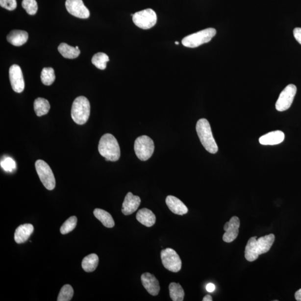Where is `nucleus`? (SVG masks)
I'll return each instance as SVG.
<instances>
[{"instance_id": "26", "label": "nucleus", "mask_w": 301, "mask_h": 301, "mask_svg": "<svg viewBox=\"0 0 301 301\" xmlns=\"http://www.w3.org/2000/svg\"><path fill=\"white\" fill-rule=\"evenodd\" d=\"M108 56L103 52H98L94 55L92 59L93 65L100 70H104L107 67V63L109 62Z\"/></svg>"}, {"instance_id": "14", "label": "nucleus", "mask_w": 301, "mask_h": 301, "mask_svg": "<svg viewBox=\"0 0 301 301\" xmlns=\"http://www.w3.org/2000/svg\"><path fill=\"white\" fill-rule=\"evenodd\" d=\"M142 284L150 295L156 296L160 290L159 282L154 275L145 273L141 276Z\"/></svg>"}, {"instance_id": "20", "label": "nucleus", "mask_w": 301, "mask_h": 301, "mask_svg": "<svg viewBox=\"0 0 301 301\" xmlns=\"http://www.w3.org/2000/svg\"><path fill=\"white\" fill-rule=\"evenodd\" d=\"M136 219L138 222L147 227L152 226L156 223V216L151 210L144 208L138 211Z\"/></svg>"}, {"instance_id": "19", "label": "nucleus", "mask_w": 301, "mask_h": 301, "mask_svg": "<svg viewBox=\"0 0 301 301\" xmlns=\"http://www.w3.org/2000/svg\"><path fill=\"white\" fill-rule=\"evenodd\" d=\"M28 38V35L26 31L14 30L7 36V40L14 46L20 47L27 42Z\"/></svg>"}, {"instance_id": "36", "label": "nucleus", "mask_w": 301, "mask_h": 301, "mask_svg": "<svg viewBox=\"0 0 301 301\" xmlns=\"http://www.w3.org/2000/svg\"><path fill=\"white\" fill-rule=\"evenodd\" d=\"M202 301H212L213 298H212V297H211L210 295H207L205 296L204 298H203Z\"/></svg>"}, {"instance_id": "32", "label": "nucleus", "mask_w": 301, "mask_h": 301, "mask_svg": "<svg viewBox=\"0 0 301 301\" xmlns=\"http://www.w3.org/2000/svg\"><path fill=\"white\" fill-rule=\"evenodd\" d=\"M0 5L8 10L13 11L17 7V2L16 0H0Z\"/></svg>"}, {"instance_id": "25", "label": "nucleus", "mask_w": 301, "mask_h": 301, "mask_svg": "<svg viewBox=\"0 0 301 301\" xmlns=\"http://www.w3.org/2000/svg\"><path fill=\"white\" fill-rule=\"evenodd\" d=\"M169 293L171 299L174 301L184 300L185 292L180 284L171 283L169 285Z\"/></svg>"}, {"instance_id": "6", "label": "nucleus", "mask_w": 301, "mask_h": 301, "mask_svg": "<svg viewBox=\"0 0 301 301\" xmlns=\"http://www.w3.org/2000/svg\"><path fill=\"white\" fill-rule=\"evenodd\" d=\"M134 149L136 156L140 160L147 161L152 156L154 152L153 141L148 136H140L136 140Z\"/></svg>"}, {"instance_id": "5", "label": "nucleus", "mask_w": 301, "mask_h": 301, "mask_svg": "<svg viewBox=\"0 0 301 301\" xmlns=\"http://www.w3.org/2000/svg\"><path fill=\"white\" fill-rule=\"evenodd\" d=\"M217 34L214 28H207L206 29L186 36L182 40L183 46L187 48H197L201 45L209 43Z\"/></svg>"}, {"instance_id": "29", "label": "nucleus", "mask_w": 301, "mask_h": 301, "mask_svg": "<svg viewBox=\"0 0 301 301\" xmlns=\"http://www.w3.org/2000/svg\"><path fill=\"white\" fill-rule=\"evenodd\" d=\"M77 224V218L75 216L71 217L65 222L60 227V232L62 234H67L75 229Z\"/></svg>"}, {"instance_id": "24", "label": "nucleus", "mask_w": 301, "mask_h": 301, "mask_svg": "<svg viewBox=\"0 0 301 301\" xmlns=\"http://www.w3.org/2000/svg\"><path fill=\"white\" fill-rule=\"evenodd\" d=\"M99 258L96 254H91L85 257L82 263L83 269L87 272L95 271L99 265Z\"/></svg>"}, {"instance_id": "35", "label": "nucleus", "mask_w": 301, "mask_h": 301, "mask_svg": "<svg viewBox=\"0 0 301 301\" xmlns=\"http://www.w3.org/2000/svg\"><path fill=\"white\" fill-rule=\"evenodd\" d=\"M295 299L297 301H301V288L296 292Z\"/></svg>"}, {"instance_id": "13", "label": "nucleus", "mask_w": 301, "mask_h": 301, "mask_svg": "<svg viewBox=\"0 0 301 301\" xmlns=\"http://www.w3.org/2000/svg\"><path fill=\"white\" fill-rule=\"evenodd\" d=\"M240 220L237 217L231 218L229 222L226 223L224 230L226 231L223 236V241L226 243H231L237 238L240 227Z\"/></svg>"}, {"instance_id": "17", "label": "nucleus", "mask_w": 301, "mask_h": 301, "mask_svg": "<svg viewBox=\"0 0 301 301\" xmlns=\"http://www.w3.org/2000/svg\"><path fill=\"white\" fill-rule=\"evenodd\" d=\"M34 230V226L31 224H25L20 226L15 230L14 236L15 242L18 244L26 242L33 233Z\"/></svg>"}, {"instance_id": "28", "label": "nucleus", "mask_w": 301, "mask_h": 301, "mask_svg": "<svg viewBox=\"0 0 301 301\" xmlns=\"http://www.w3.org/2000/svg\"><path fill=\"white\" fill-rule=\"evenodd\" d=\"M74 295V290L69 284L64 285L61 289L58 296V301H71Z\"/></svg>"}, {"instance_id": "16", "label": "nucleus", "mask_w": 301, "mask_h": 301, "mask_svg": "<svg viewBox=\"0 0 301 301\" xmlns=\"http://www.w3.org/2000/svg\"><path fill=\"white\" fill-rule=\"evenodd\" d=\"M166 203L169 209L174 214L183 215L188 212V207L180 199L172 195L167 197Z\"/></svg>"}, {"instance_id": "34", "label": "nucleus", "mask_w": 301, "mask_h": 301, "mask_svg": "<svg viewBox=\"0 0 301 301\" xmlns=\"http://www.w3.org/2000/svg\"><path fill=\"white\" fill-rule=\"evenodd\" d=\"M206 289L207 292H213L215 290V287L214 284L209 283L206 286Z\"/></svg>"}, {"instance_id": "7", "label": "nucleus", "mask_w": 301, "mask_h": 301, "mask_svg": "<svg viewBox=\"0 0 301 301\" xmlns=\"http://www.w3.org/2000/svg\"><path fill=\"white\" fill-rule=\"evenodd\" d=\"M35 169L40 181L46 188L52 190L55 188L56 182L53 173L46 162L38 160L35 162Z\"/></svg>"}, {"instance_id": "27", "label": "nucleus", "mask_w": 301, "mask_h": 301, "mask_svg": "<svg viewBox=\"0 0 301 301\" xmlns=\"http://www.w3.org/2000/svg\"><path fill=\"white\" fill-rule=\"evenodd\" d=\"M41 79L42 83L46 85H50L53 83L55 80L54 69L52 68H44L42 72Z\"/></svg>"}, {"instance_id": "18", "label": "nucleus", "mask_w": 301, "mask_h": 301, "mask_svg": "<svg viewBox=\"0 0 301 301\" xmlns=\"http://www.w3.org/2000/svg\"><path fill=\"white\" fill-rule=\"evenodd\" d=\"M284 134L280 131H275L266 134L259 138V143L263 145H278L284 140Z\"/></svg>"}, {"instance_id": "2", "label": "nucleus", "mask_w": 301, "mask_h": 301, "mask_svg": "<svg viewBox=\"0 0 301 301\" xmlns=\"http://www.w3.org/2000/svg\"><path fill=\"white\" fill-rule=\"evenodd\" d=\"M99 150L100 155L104 157L107 161H117L120 157L121 151L119 142L111 134H105L101 137Z\"/></svg>"}, {"instance_id": "37", "label": "nucleus", "mask_w": 301, "mask_h": 301, "mask_svg": "<svg viewBox=\"0 0 301 301\" xmlns=\"http://www.w3.org/2000/svg\"><path fill=\"white\" fill-rule=\"evenodd\" d=\"M176 45H178V44H179V43H178V42H176Z\"/></svg>"}, {"instance_id": "10", "label": "nucleus", "mask_w": 301, "mask_h": 301, "mask_svg": "<svg viewBox=\"0 0 301 301\" xmlns=\"http://www.w3.org/2000/svg\"><path fill=\"white\" fill-rule=\"evenodd\" d=\"M297 87L294 84H289L280 93L276 103V108L278 111L283 112L290 108L295 99Z\"/></svg>"}, {"instance_id": "9", "label": "nucleus", "mask_w": 301, "mask_h": 301, "mask_svg": "<svg viewBox=\"0 0 301 301\" xmlns=\"http://www.w3.org/2000/svg\"><path fill=\"white\" fill-rule=\"evenodd\" d=\"M162 264L166 269L176 273L181 269L182 262L176 251L172 248H166L161 251Z\"/></svg>"}, {"instance_id": "23", "label": "nucleus", "mask_w": 301, "mask_h": 301, "mask_svg": "<svg viewBox=\"0 0 301 301\" xmlns=\"http://www.w3.org/2000/svg\"><path fill=\"white\" fill-rule=\"evenodd\" d=\"M34 107L36 115L41 117L47 115L50 111V105L48 100L43 98H38L34 101Z\"/></svg>"}, {"instance_id": "33", "label": "nucleus", "mask_w": 301, "mask_h": 301, "mask_svg": "<svg viewBox=\"0 0 301 301\" xmlns=\"http://www.w3.org/2000/svg\"><path fill=\"white\" fill-rule=\"evenodd\" d=\"M294 35L297 41L301 45V28L296 27L294 30Z\"/></svg>"}, {"instance_id": "1", "label": "nucleus", "mask_w": 301, "mask_h": 301, "mask_svg": "<svg viewBox=\"0 0 301 301\" xmlns=\"http://www.w3.org/2000/svg\"><path fill=\"white\" fill-rule=\"evenodd\" d=\"M251 237L249 239L245 249V258L249 262H254L260 255L267 253L274 243L275 236L270 234L260 237Z\"/></svg>"}, {"instance_id": "11", "label": "nucleus", "mask_w": 301, "mask_h": 301, "mask_svg": "<svg viewBox=\"0 0 301 301\" xmlns=\"http://www.w3.org/2000/svg\"><path fill=\"white\" fill-rule=\"evenodd\" d=\"M9 78L12 88L16 93H22L25 88L23 72L18 65L14 64L9 69Z\"/></svg>"}, {"instance_id": "4", "label": "nucleus", "mask_w": 301, "mask_h": 301, "mask_svg": "<svg viewBox=\"0 0 301 301\" xmlns=\"http://www.w3.org/2000/svg\"><path fill=\"white\" fill-rule=\"evenodd\" d=\"M90 103L86 97H77L73 101L71 116L76 124L82 125L87 123L90 116Z\"/></svg>"}, {"instance_id": "31", "label": "nucleus", "mask_w": 301, "mask_h": 301, "mask_svg": "<svg viewBox=\"0 0 301 301\" xmlns=\"http://www.w3.org/2000/svg\"><path fill=\"white\" fill-rule=\"evenodd\" d=\"M1 168L6 172L13 173L16 170V165L13 158L7 157L1 161Z\"/></svg>"}, {"instance_id": "3", "label": "nucleus", "mask_w": 301, "mask_h": 301, "mask_svg": "<svg viewBox=\"0 0 301 301\" xmlns=\"http://www.w3.org/2000/svg\"><path fill=\"white\" fill-rule=\"evenodd\" d=\"M196 130L199 139L207 151L213 154L216 153L218 147L208 121L205 119L199 120L197 124Z\"/></svg>"}, {"instance_id": "21", "label": "nucleus", "mask_w": 301, "mask_h": 301, "mask_svg": "<svg viewBox=\"0 0 301 301\" xmlns=\"http://www.w3.org/2000/svg\"><path fill=\"white\" fill-rule=\"evenodd\" d=\"M93 214H94L95 217L103 224L104 226L111 228L115 226V221H114L112 215L107 211L103 209H96L93 211Z\"/></svg>"}, {"instance_id": "30", "label": "nucleus", "mask_w": 301, "mask_h": 301, "mask_svg": "<svg viewBox=\"0 0 301 301\" xmlns=\"http://www.w3.org/2000/svg\"><path fill=\"white\" fill-rule=\"evenodd\" d=\"M22 6L30 15H34L37 13L38 3L36 0H23Z\"/></svg>"}, {"instance_id": "15", "label": "nucleus", "mask_w": 301, "mask_h": 301, "mask_svg": "<svg viewBox=\"0 0 301 301\" xmlns=\"http://www.w3.org/2000/svg\"><path fill=\"white\" fill-rule=\"evenodd\" d=\"M141 202L139 197L135 196L132 193H128L125 198L122 212L125 215H129L135 213L140 205Z\"/></svg>"}, {"instance_id": "12", "label": "nucleus", "mask_w": 301, "mask_h": 301, "mask_svg": "<svg viewBox=\"0 0 301 301\" xmlns=\"http://www.w3.org/2000/svg\"><path fill=\"white\" fill-rule=\"evenodd\" d=\"M66 6L68 13L76 18L87 19L90 16L82 0H66Z\"/></svg>"}, {"instance_id": "22", "label": "nucleus", "mask_w": 301, "mask_h": 301, "mask_svg": "<svg viewBox=\"0 0 301 301\" xmlns=\"http://www.w3.org/2000/svg\"><path fill=\"white\" fill-rule=\"evenodd\" d=\"M58 51L65 58L75 59L78 57L80 51L79 49L69 46L66 43H62L59 45L58 48Z\"/></svg>"}, {"instance_id": "8", "label": "nucleus", "mask_w": 301, "mask_h": 301, "mask_svg": "<svg viewBox=\"0 0 301 301\" xmlns=\"http://www.w3.org/2000/svg\"><path fill=\"white\" fill-rule=\"evenodd\" d=\"M132 19L137 27L148 30L156 25L157 19L155 12L152 9H148L133 14Z\"/></svg>"}]
</instances>
